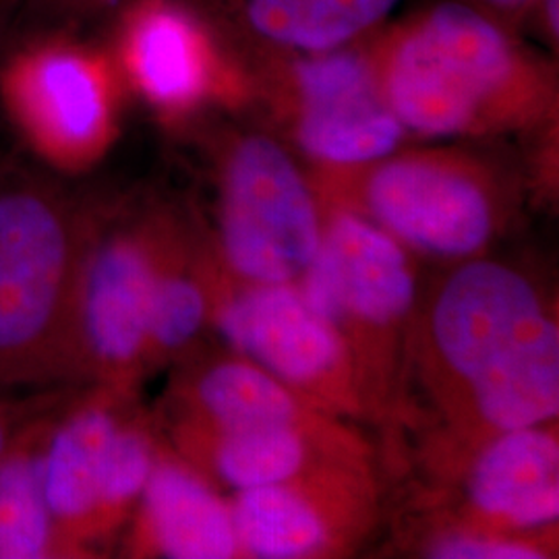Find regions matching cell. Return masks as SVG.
<instances>
[{
    "label": "cell",
    "instance_id": "7c38bea8",
    "mask_svg": "<svg viewBox=\"0 0 559 559\" xmlns=\"http://www.w3.org/2000/svg\"><path fill=\"white\" fill-rule=\"evenodd\" d=\"M240 558L325 559L353 554L380 516L371 462H334L230 500Z\"/></svg>",
    "mask_w": 559,
    "mask_h": 559
},
{
    "label": "cell",
    "instance_id": "ba28073f",
    "mask_svg": "<svg viewBox=\"0 0 559 559\" xmlns=\"http://www.w3.org/2000/svg\"><path fill=\"white\" fill-rule=\"evenodd\" d=\"M222 272L245 284H297L320 249L325 212L299 162L265 133H237L216 160Z\"/></svg>",
    "mask_w": 559,
    "mask_h": 559
},
{
    "label": "cell",
    "instance_id": "8992f818",
    "mask_svg": "<svg viewBox=\"0 0 559 559\" xmlns=\"http://www.w3.org/2000/svg\"><path fill=\"white\" fill-rule=\"evenodd\" d=\"M127 85L108 44L36 25L0 50V115L46 170L81 175L119 138Z\"/></svg>",
    "mask_w": 559,
    "mask_h": 559
},
{
    "label": "cell",
    "instance_id": "cb8c5ba5",
    "mask_svg": "<svg viewBox=\"0 0 559 559\" xmlns=\"http://www.w3.org/2000/svg\"><path fill=\"white\" fill-rule=\"evenodd\" d=\"M462 2L479 9L485 15L500 21L514 32H519L522 25L531 21L537 4V0H462Z\"/></svg>",
    "mask_w": 559,
    "mask_h": 559
},
{
    "label": "cell",
    "instance_id": "9a60e30c",
    "mask_svg": "<svg viewBox=\"0 0 559 559\" xmlns=\"http://www.w3.org/2000/svg\"><path fill=\"white\" fill-rule=\"evenodd\" d=\"M170 445L216 487L274 485L334 462H371V445L344 419L313 425L200 429L168 425Z\"/></svg>",
    "mask_w": 559,
    "mask_h": 559
},
{
    "label": "cell",
    "instance_id": "d4e9b609",
    "mask_svg": "<svg viewBox=\"0 0 559 559\" xmlns=\"http://www.w3.org/2000/svg\"><path fill=\"white\" fill-rule=\"evenodd\" d=\"M531 21L537 25V32L545 36L549 46L558 52L559 40V0H537Z\"/></svg>",
    "mask_w": 559,
    "mask_h": 559
},
{
    "label": "cell",
    "instance_id": "4fadbf2b",
    "mask_svg": "<svg viewBox=\"0 0 559 559\" xmlns=\"http://www.w3.org/2000/svg\"><path fill=\"white\" fill-rule=\"evenodd\" d=\"M135 406V392L87 385L62 396L41 443V491L60 533L85 558L102 545V498L120 425Z\"/></svg>",
    "mask_w": 559,
    "mask_h": 559
},
{
    "label": "cell",
    "instance_id": "5b68a950",
    "mask_svg": "<svg viewBox=\"0 0 559 559\" xmlns=\"http://www.w3.org/2000/svg\"><path fill=\"white\" fill-rule=\"evenodd\" d=\"M320 249L297 286L338 334L359 376L367 419L394 417L406 340L419 302L406 247L359 214L323 205Z\"/></svg>",
    "mask_w": 559,
    "mask_h": 559
},
{
    "label": "cell",
    "instance_id": "6da1fadb",
    "mask_svg": "<svg viewBox=\"0 0 559 559\" xmlns=\"http://www.w3.org/2000/svg\"><path fill=\"white\" fill-rule=\"evenodd\" d=\"M556 305L512 263L456 261L417 302L392 420L436 479L501 433L558 420Z\"/></svg>",
    "mask_w": 559,
    "mask_h": 559
},
{
    "label": "cell",
    "instance_id": "7a4b0ae2",
    "mask_svg": "<svg viewBox=\"0 0 559 559\" xmlns=\"http://www.w3.org/2000/svg\"><path fill=\"white\" fill-rule=\"evenodd\" d=\"M381 94L420 138H491L558 120V71L506 27L462 2H433L369 38Z\"/></svg>",
    "mask_w": 559,
    "mask_h": 559
},
{
    "label": "cell",
    "instance_id": "ffe728a7",
    "mask_svg": "<svg viewBox=\"0 0 559 559\" xmlns=\"http://www.w3.org/2000/svg\"><path fill=\"white\" fill-rule=\"evenodd\" d=\"M52 400L0 456V559H85L60 533L41 491V443Z\"/></svg>",
    "mask_w": 559,
    "mask_h": 559
},
{
    "label": "cell",
    "instance_id": "44dd1931",
    "mask_svg": "<svg viewBox=\"0 0 559 559\" xmlns=\"http://www.w3.org/2000/svg\"><path fill=\"white\" fill-rule=\"evenodd\" d=\"M558 535H514L438 522L425 535L420 554L436 559H547L558 556Z\"/></svg>",
    "mask_w": 559,
    "mask_h": 559
},
{
    "label": "cell",
    "instance_id": "ac0fdd59",
    "mask_svg": "<svg viewBox=\"0 0 559 559\" xmlns=\"http://www.w3.org/2000/svg\"><path fill=\"white\" fill-rule=\"evenodd\" d=\"M168 425L245 429L340 419L239 353L185 365L168 388Z\"/></svg>",
    "mask_w": 559,
    "mask_h": 559
},
{
    "label": "cell",
    "instance_id": "5bb4252c",
    "mask_svg": "<svg viewBox=\"0 0 559 559\" xmlns=\"http://www.w3.org/2000/svg\"><path fill=\"white\" fill-rule=\"evenodd\" d=\"M443 483L460 493L459 508L443 522L514 535L551 533L559 520L558 420L485 441Z\"/></svg>",
    "mask_w": 559,
    "mask_h": 559
},
{
    "label": "cell",
    "instance_id": "e0dca14e",
    "mask_svg": "<svg viewBox=\"0 0 559 559\" xmlns=\"http://www.w3.org/2000/svg\"><path fill=\"white\" fill-rule=\"evenodd\" d=\"M400 0H205L240 60L323 52L371 38Z\"/></svg>",
    "mask_w": 559,
    "mask_h": 559
},
{
    "label": "cell",
    "instance_id": "3957f363",
    "mask_svg": "<svg viewBox=\"0 0 559 559\" xmlns=\"http://www.w3.org/2000/svg\"><path fill=\"white\" fill-rule=\"evenodd\" d=\"M92 203L0 166V394L78 383L73 302Z\"/></svg>",
    "mask_w": 559,
    "mask_h": 559
},
{
    "label": "cell",
    "instance_id": "8fae6325",
    "mask_svg": "<svg viewBox=\"0 0 559 559\" xmlns=\"http://www.w3.org/2000/svg\"><path fill=\"white\" fill-rule=\"evenodd\" d=\"M210 325L235 353L334 417L367 419L355 362L297 284H245L228 278L216 261Z\"/></svg>",
    "mask_w": 559,
    "mask_h": 559
},
{
    "label": "cell",
    "instance_id": "484cf974",
    "mask_svg": "<svg viewBox=\"0 0 559 559\" xmlns=\"http://www.w3.org/2000/svg\"><path fill=\"white\" fill-rule=\"evenodd\" d=\"M20 2L21 0H0V50L9 40V36L13 34Z\"/></svg>",
    "mask_w": 559,
    "mask_h": 559
},
{
    "label": "cell",
    "instance_id": "277c9868",
    "mask_svg": "<svg viewBox=\"0 0 559 559\" xmlns=\"http://www.w3.org/2000/svg\"><path fill=\"white\" fill-rule=\"evenodd\" d=\"M323 205L373 222L411 253L480 258L512 221L516 185L464 147L404 150L353 168H311Z\"/></svg>",
    "mask_w": 559,
    "mask_h": 559
},
{
    "label": "cell",
    "instance_id": "d6986e66",
    "mask_svg": "<svg viewBox=\"0 0 559 559\" xmlns=\"http://www.w3.org/2000/svg\"><path fill=\"white\" fill-rule=\"evenodd\" d=\"M214 251L166 205L156 212L154 274L150 288L147 373L187 357L212 313Z\"/></svg>",
    "mask_w": 559,
    "mask_h": 559
},
{
    "label": "cell",
    "instance_id": "2e32d148",
    "mask_svg": "<svg viewBox=\"0 0 559 559\" xmlns=\"http://www.w3.org/2000/svg\"><path fill=\"white\" fill-rule=\"evenodd\" d=\"M129 522L127 551L133 558H240L230 501L173 445L160 443Z\"/></svg>",
    "mask_w": 559,
    "mask_h": 559
},
{
    "label": "cell",
    "instance_id": "52a82bcc",
    "mask_svg": "<svg viewBox=\"0 0 559 559\" xmlns=\"http://www.w3.org/2000/svg\"><path fill=\"white\" fill-rule=\"evenodd\" d=\"M261 102L311 168L380 160L408 140L383 98L367 40L323 52L242 60Z\"/></svg>",
    "mask_w": 559,
    "mask_h": 559
},
{
    "label": "cell",
    "instance_id": "7402d4cb",
    "mask_svg": "<svg viewBox=\"0 0 559 559\" xmlns=\"http://www.w3.org/2000/svg\"><path fill=\"white\" fill-rule=\"evenodd\" d=\"M59 394L50 392L44 399L38 396V399L29 400V402H21V400L11 399L9 394H0V456L9 450V445L20 436L25 423L34 419Z\"/></svg>",
    "mask_w": 559,
    "mask_h": 559
},
{
    "label": "cell",
    "instance_id": "30bf717a",
    "mask_svg": "<svg viewBox=\"0 0 559 559\" xmlns=\"http://www.w3.org/2000/svg\"><path fill=\"white\" fill-rule=\"evenodd\" d=\"M106 44L127 92L166 124L251 100L245 62L187 0H122Z\"/></svg>",
    "mask_w": 559,
    "mask_h": 559
},
{
    "label": "cell",
    "instance_id": "9c48e42d",
    "mask_svg": "<svg viewBox=\"0 0 559 559\" xmlns=\"http://www.w3.org/2000/svg\"><path fill=\"white\" fill-rule=\"evenodd\" d=\"M156 212L92 203L73 302L78 383L135 392L147 376Z\"/></svg>",
    "mask_w": 559,
    "mask_h": 559
},
{
    "label": "cell",
    "instance_id": "603a6c76",
    "mask_svg": "<svg viewBox=\"0 0 559 559\" xmlns=\"http://www.w3.org/2000/svg\"><path fill=\"white\" fill-rule=\"evenodd\" d=\"M108 2L110 0H29L32 9H36L41 17L38 25H57L71 29L78 21L100 11Z\"/></svg>",
    "mask_w": 559,
    "mask_h": 559
}]
</instances>
